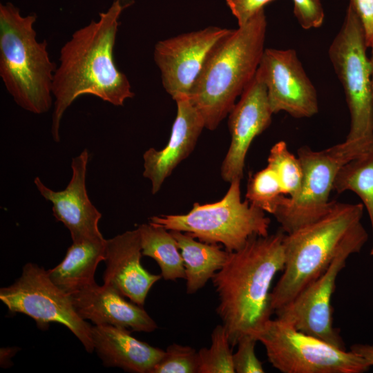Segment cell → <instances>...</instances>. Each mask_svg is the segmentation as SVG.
Instances as JSON below:
<instances>
[{
    "label": "cell",
    "instance_id": "cell-33",
    "mask_svg": "<svg viewBox=\"0 0 373 373\" xmlns=\"http://www.w3.org/2000/svg\"><path fill=\"white\" fill-rule=\"evenodd\" d=\"M372 49V55L370 57L372 66V98H373V46L371 48Z\"/></svg>",
    "mask_w": 373,
    "mask_h": 373
},
{
    "label": "cell",
    "instance_id": "cell-2",
    "mask_svg": "<svg viewBox=\"0 0 373 373\" xmlns=\"http://www.w3.org/2000/svg\"><path fill=\"white\" fill-rule=\"evenodd\" d=\"M284 231L254 236L211 278L218 296L216 312L232 347L247 335L254 336L270 319V289L285 267Z\"/></svg>",
    "mask_w": 373,
    "mask_h": 373
},
{
    "label": "cell",
    "instance_id": "cell-22",
    "mask_svg": "<svg viewBox=\"0 0 373 373\" xmlns=\"http://www.w3.org/2000/svg\"><path fill=\"white\" fill-rule=\"evenodd\" d=\"M143 256L152 258L159 265L166 280L185 278L184 261L177 242L171 231L151 223L137 227Z\"/></svg>",
    "mask_w": 373,
    "mask_h": 373
},
{
    "label": "cell",
    "instance_id": "cell-1",
    "mask_svg": "<svg viewBox=\"0 0 373 373\" xmlns=\"http://www.w3.org/2000/svg\"><path fill=\"white\" fill-rule=\"evenodd\" d=\"M131 5V1L114 0L99 14L98 20L75 31L61 47L52 82L51 135L55 142H60L64 113L80 96L92 95L117 106L133 97L131 84L117 68L113 55L119 17Z\"/></svg>",
    "mask_w": 373,
    "mask_h": 373
},
{
    "label": "cell",
    "instance_id": "cell-9",
    "mask_svg": "<svg viewBox=\"0 0 373 373\" xmlns=\"http://www.w3.org/2000/svg\"><path fill=\"white\" fill-rule=\"evenodd\" d=\"M265 347L268 361L283 373H363L370 365L350 350L338 348L269 319L254 335Z\"/></svg>",
    "mask_w": 373,
    "mask_h": 373
},
{
    "label": "cell",
    "instance_id": "cell-29",
    "mask_svg": "<svg viewBox=\"0 0 373 373\" xmlns=\"http://www.w3.org/2000/svg\"><path fill=\"white\" fill-rule=\"evenodd\" d=\"M294 14L300 26L305 29L322 26L325 13L321 0H292Z\"/></svg>",
    "mask_w": 373,
    "mask_h": 373
},
{
    "label": "cell",
    "instance_id": "cell-8",
    "mask_svg": "<svg viewBox=\"0 0 373 373\" xmlns=\"http://www.w3.org/2000/svg\"><path fill=\"white\" fill-rule=\"evenodd\" d=\"M361 21L349 3L342 26L329 48L350 113L345 140L373 144L372 66Z\"/></svg>",
    "mask_w": 373,
    "mask_h": 373
},
{
    "label": "cell",
    "instance_id": "cell-12",
    "mask_svg": "<svg viewBox=\"0 0 373 373\" xmlns=\"http://www.w3.org/2000/svg\"><path fill=\"white\" fill-rule=\"evenodd\" d=\"M231 29L209 26L159 41L153 51L162 83L175 101L189 97L208 57Z\"/></svg>",
    "mask_w": 373,
    "mask_h": 373
},
{
    "label": "cell",
    "instance_id": "cell-31",
    "mask_svg": "<svg viewBox=\"0 0 373 373\" xmlns=\"http://www.w3.org/2000/svg\"><path fill=\"white\" fill-rule=\"evenodd\" d=\"M362 24L367 48L373 46V0H350Z\"/></svg>",
    "mask_w": 373,
    "mask_h": 373
},
{
    "label": "cell",
    "instance_id": "cell-32",
    "mask_svg": "<svg viewBox=\"0 0 373 373\" xmlns=\"http://www.w3.org/2000/svg\"><path fill=\"white\" fill-rule=\"evenodd\" d=\"M350 351L365 360L370 367L373 366V344H354Z\"/></svg>",
    "mask_w": 373,
    "mask_h": 373
},
{
    "label": "cell",
    "instance_id": "cell-14",
    "mask_svg": "<svg viewBox=\"0 0 373 373\" xmlns=\"http://www.w3.org/2000/svg\"><path fill=\"white\" fill-rule=\"evenodd\" d=\"M229 115L231 143L222 164L221 175L225 182L230 183L242 180L246 155L251 142L271 122L273 113L267 88L257 72Z\"/></svg>",
    "mask_w": 373,
    "mask_h": 373
},
{
    "label": "cell",
    "instance_id": "cell-27",
    "mask_svg": "<svg viewBox=\"0 0 373 373\" xmlns=\"http://www.w3.org/2000/svg\"><path fill=\"white\" fill-rule=\"evenodd\" d=\"M153 373H198V352L189 346L169 345Z\"/></svg>",
    "mask_w": 373,
    "mask_h": 373
},
{
    "label": "cell",
    "instance_id": "cell-16",
    "mask_svg": "<svg viewBox=\"0 0 373 373\" xmlns=\"http://www.w3.org/2000/svg\"><path fill=\"white\" fill-rule=\"evenodd\" d=\"M142 256L137 228L106 240L104 284L140 306L144 305L150 289L162 277L143 267Z\"/></svg>",
    "mask_w": 373,
    "mask_h": 373
},
{
    "label": "cell",
    "instance_id": "cell-19",
    "mask_svg": "<svg viewBox=\"0 0 373 373\" xmlns=\"http://www.w3.org/2000/svg\"><path fill=\"white\" fill-rule=\"evenodd\" d=\"M131 332L111 325L92 326L94 350L106 367L134 373H153L164 351L137 340Z\"/></svg>",
    "mask_w": 373,
    "mask_h": 373
},
{
    "label": "cell",
    "instance_id": "cell-6",
    "mask_svg": "<svg viewBox=\"0 0 373 373\" xmlns=\"http://www.w3.org/2000/svg\"><path fill=\"white\" fill-rule=\"evenodd\" d=\"M149 223L186 233L204 242L221 244L231 252L242 247L254 236H268L270 219L265 211L241 200L240 180H236L230 182L220 201L195 202L187 213L154 216Z\"/></svg>",
    "mask_w": 373,
    "mask_h": 373
},
{
    "label": "cell",
    "instance_id": "cell-15",
    "mask_svg": "<svg viewBox=\"0 0 373 373\" xmlns=\"http://www.w3.org/2000/svg\"><path fill=\"white\" fill-rule=\"evenodd\" d=\"M86 149L72 160V176L66 187L55 191L35 178L39 193L52 203L53 216L69 230L73 242L104 238L98 224L102 213L90 202L86 186L88 161Z\"/></svg>",
    "mask_w": 373,
    "mask_h": 373
},
{
    "label": "cell",
    "instance_id": "cell-7",
    "mask_svg": "<svg viewBox=\"0 0 373 373\" xmlns=\"http://www.w3.org/2000/svg\"><path fill=\"white\" fill-rule=\"evenodd\" d=\"M372 149L373 145L347 140L322 151L298 149L303 169L300 189L293 197L283 195L272 214L282 230L289 233L323 216L333 204L329 198L340 169Z\"/></svg>",
    "mask_w": 373,
    "mask_h": 373
},
{
    "label": "cell",
    "instance_id": "cell-24",
    "mask_svg": "<svg viewBox=\"0 0 373 373\" xmlns=\"http://www.w3.org/2000/svg\"><path fill=\"white\" fill-rule=\"evenodd\" d=\"M267 166L278 176L284 195L294 196L300 190L303 180L300 162L288 149L285 142L276 143L270 149Z\"/></svg>",
    "mask_w": 373,
    "mask_h": 373
},
{
    "label": "cell",
    "instance_id": "cell-11",
    "mask_svg": "<svg viewBox=\"0 0 373 373\" xmlns=\"http://www.w3.org/2000/svg\"><path fill=\"white\" fill-rule=\"evenodd\" d=\"M368 239L362 223L341 247L327 269L293 300L275 312L277 318L296 329L346 350L333 325L332 297L338 274L352 254L358 253Z\"/></svg>",
    "mask_w": 373,
    "mask_h": 373
},
{
    "label": "cell",
    "instance_id": "cell-4",
    "mask_svg": "<svg viewBox=\"0 0 373 373\" xmlns=\"http://www.w3.org/2000/svg\"><path fill=\"white\" fill-rule=\"evenodd\" d=\"M363 209L361 203L334 201L321 218L285 235V267L271 293L274 313L327 269L361 224Z\"/></svg>",
    "mask_w": 373,
    "mask_h": 373
},
{
    "label": "cell",
    "instance_id": "cell-21",
    "mask_svg": "<svg viewBox=\"0 0 373 373\" xmlns=\"http://www.w3.org/2000/svg\"><path fill=\"white\" fill-rule=\"evenodd\" d=\"M175 239L184 265L186 291L193 294L204 287L209 280L222 268L229 251L218 244L195 240L191 235L179 231H170Z\"/></svg>",
    "mask_w": 373,
    "mask_h": 373
},
{
    "label": "cell",
    "instance_id": "cell-3",
    "mask_svg": "<svg viewBox=\"0 0 373 373\" xmlns=\"http://www.w3.org/2000/svg\"><path fill=\"white\" fill-rule=\"evenodd\" d=\"M266 30L262 9L212 50L189 97L206 128L218 127L255 77L265 49Z\"/></svg>",
    "mask_w": 373,
    "mask_h": 373
},
{
    "label": "cell",
    "instance_id": "cell-25",
    "mask_svg": "<svg viewBox=\"0 0 373 373\" xmlns=\"http://www.w3.org/2000/svg\"><path fill=\"white\" fill-rule=\"evenodd\" d=\"M283 195L278 176L268 166L250 176L245 198L251 204L273 214Z\"/></svg>",
    "mask_w": 373,
    "mask_h": 373
},
{
    "label": "cell",
    "instance_id": "cell-23",
    "mask_svg": "<svg viewBox=\"0 0 373 373\" xmlns=\"http://www.w3.org/2000/svg\"><path fill=\"white\" fill-rule=\"evenodd\" d=\"M333 190L341 193L345 191L355 193L362 200L370 218L373 256V149L345 164L338 171Z\"/></svg>",
    "mask_w": 373,
    "mask_h": 373
},
{
    "label": "cell",
    "instance_id": "cell-13",
    "mask_svg": "<svg viewBox=\"0 0 373 373\" xmlns=\"http://www.w3.org/2000/svg\"><path fill=\"white\" fill-rule=\"evenodd\" d=\"M257 74L265 84L273 114L285 111L304 118L318 113L316 88L294 50L265 48Z\"/></svg>",
    "mask_w": 373,
    "mask_h": 373
},
{
    "label": "cell",
    "instance_id": "cell-30",
    "mask_svg": "<svg viewBox=\"0 0 373 373\" xmlns=\"http://www.w3.org/2000/svg\"><path fill=\"white\" fill-rule=\"evenodd\" d=\"M273 0H225L238 26L245 24L264 6Z\"/></svg>",
    "mask_w": 373,
    "mask_h": 373
},
{
    "label": "cell",
    "instance_id": "cell-20",
    "mask_svg": "<svg viewBox=\"0 0 373 373\" xmlns=\"http://www.w3.org/2000/svg\"><path fill=\"white\" fill-rule=\"evenodd\" d=\"M106 240L73 242L63 260L47 271L51 280L68 294L95 284V272L105 258Z\"/></svg>",
    "mask_w": 373,
    "mask_h": 373
},
{
    "label": "cell",
    "instance_id": "cell-18",
    "mask_svg": "<svg viewBox=\"0 0 373 373\" xmlns=\"http://www.w3.org/2000/svg\"><path fill=\"white\" fill-rule=\"evenodd\" d=\"M75 311L95 325H111L138 332H152L157 325L142 306L126 301L117 290L97 283L71 294Z\"/></svg>",
    "mask_w": 373,
    "mask_h": 373
},
{
    "label": "cell",
    "instance_id": "cell-17",
    "mask_svg": "<svg viewBox=\"0 0 373 373\" xmlns=\"http://www.w3.org/2000/svg\"><path fill=\"white\" fill-rule=\"evenodd\" d=\"M175 102L177 115L167 144L161 150L150 148L143 155V175L151 181L153 194L160 191L166 178L191 153L205 128L189 97L178 99Z\"/></svg>",
    "mask_w": 373,
    "mask_h": 373
},
{
    "label": "cell",
    "instance_id": "cell-28",
    "mask_svg": "<svg viewBox=\"0 0 373 373\" xmlns=\"http://www.w3.org/2000/svg\"><path fill=\"white\" fill-rule=\"evenodd\" d=\"M258 340L251 335H247L240 339L238 350L233 354V364L237 373H263L262 362L255 353V345Z\"/></svg>",
    "mask_w": 373,
    "mask_h": 373
},
{
    "label": "cell",
    "instance_id": "cell-5",
    "mask_svg": "<svg viewBox=\"0 0 373 373\" xmlns=\"http://www.w3.org/2000/svg\"><path fill=\"white\" fill-rule=\"evenodd\" d=\"M36 14L26 16L10 2L0 4V77L16 104L34 114L52 104L57 65L46 40L39 41L34 28Z\"/></svg>",
    "mask_w": 373,
    "mask_h": 373
},
{
    "label": "cell",
    "instance_id": "cell-10",
    "mask_svg": "<svg viewBox=\"0 0 373 373\" xmlns=\"http://www.w3.org/2000/svg\"><path fill=\"white\" fill-rule=\"evenodd\" d=\"M0 300L10 312L30 316L41 329H47L50 323L64 325L88 353L94 351L92 326L78 315L70 295L51 280L43 267L26 264L12 285L0 289Z\"/></svg>",
    "mask_w": 373,
    "mask_h": 373
},
{
    "label": "cell",
    "instance_id": "cell-26",
    "mask_svg": "<svg viewBox=\"0 0 373 373\" xmlns=\"http://www.w3.org/2000/svg\"><path fill=\"white\" fill-rule=\"evenodd\" d=\"M226 330L217 325L211 334L209 348L198 352V373H233V354Z\"/></svg>",
    "mask_w": 373,
    "mask_h": 373
}]
</instances>
